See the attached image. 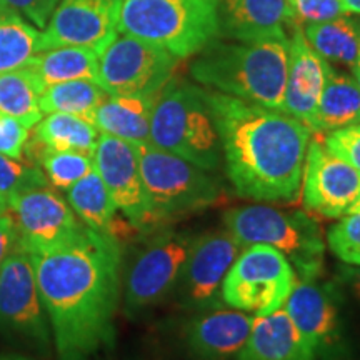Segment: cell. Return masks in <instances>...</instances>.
<instances>
[{
	"mask_svg": "<svg viewBox=\"0 0 360 360\" xmlns=\"http://www.w3.org/2000/svg\"><path fill=\"white\" fill-rule=\"evenodd\" d=\"M297 281L282 252L269 245H247L224 278L220 297L231 309L267 315L282 309Z\"/></svg>",
	"mask_w": 360,
	"mask_h": 360,
	"instance_id": "ba28073f",
	"label": "cell"
},
{
	"mask_svg": "<svg viewBox=\"0 0 360 360\" xmlns=\"http://www.w3.org/2000/svg\"><path fill=\"white\" fill-rule=\"evenodd\" d=\"M177 60L159 45L119 34L98 56L97 84L112 97L157 96L174 77Z\"/></svg>",
	"mask_w": 360,
	"mask_h": 360,
	"instance_id": "9c48e42d",
	"label": "cell"
},
{
	"mask_svg": "<svg viewBox=\"0 0 360 360\" xmlns=\"http://www.w3.org/2000/svg\"><path fill=\"white\" fill-rule=\"evenodd\" d=\"M155 96L112 97L103 101L94 115V125L101 134L122 139L130 143L148 142L150 117Z\"/></svg>",
	"mask_w": 360,
	"mask_h": 360,
	"instance_id": "603a6c76",
	"label": "cell"
},
{
	"mask_svg": "<svg viewBox=\"0 0 360 360\" xmlns=\"http://www.w3.org/2000/svg\"><path fill=\"white\" fill-rule=\"evenodd\" d=\"M304 35L323 60L352 67L360 58V25L349 19L305 24Z\"/></svg>",
	"mask_w": 360,
	"mask_h": 360,
	"instance_id": "83f0119b",
	"label": "cell"
},
{
	"mask_svg": "<svg viewBox=\"0 0 360 360\" xmlns=\"http://www.w3.org/2000/svg\"><path fill=\"white\" fill-rule=\"evenodd\" d=\"M92 160L117 210L139 231L157 227L159 222L147 199L135 143L101 134Z\"/></svg>",
	"mask_w": 360,
	"mask_h": 360,
	"instance_id": "4fadbf2b",
	"label": "cell"
},
{
	"mask_svg": "<svg viewBox=\"0 0 360 360\" xmlns=\"http://www.w3.org/2000/svg\"><path fill=\"white\" fill-rule=\"evenodd\" d=\"M67 202L85 227L114 238L119 244L139 232L127 219L119 217V210L96 169L67 191Z\"/></svg>",
	"mask_w": 360,
	"mask_h": 360,
	"instance_id": "7402d4cb",
	"label": "cell"
},
{
	"mask_svg": "<svg viewBox=\"0 0 360 360\" xmlns=\"http://www.w3.org/2000/svg\"><path fill=\"white\" fill-rule=\"evenodd\" d=\"M30 130L20 120L0 114V154L11 159H24L25 143L30 137Z\"/></svg>",
	"mask_w": 360,
	"mask_h": 360,
	"instance_id": "d590c367",
	"label": "cell"
},
{
	"mask_svg": "<svg viewBox=\"0 0 360 360\" xmlns=\"http://www.w3.org/2000/svg\"><path fill=\"white\" fill-rule=\"evenodd\" d=\"M225 174L244 199L295 202L312 130L282 110L205 90Z\"/></svg>",
	"mask_w": 360,
	"mask_h": 360,
	"instance_id": "7a4b0ae2",
	"label": "cell"
},
{
	"mask_svg": "<svg viewBox=\"0 0 360 360\" xmlns=\"http://www.w3.org/2000/svg\"><path fill=\"white\" fill-rule=\"evenodd\" d=\"M148 142L207 172H214L224 164L214 117L204 89L197 85L170 79L157 94Z\"/></svg>",
	"mask_w": 360,
	"mask_h": 360,
	"instance_id": "277c9868",
	"label": "cell"
},
{
	"mask_svg": "<svg viewBox=\"0 0 360 360\" xmlns=\"http://www.w3.org/2000/svg\"><path fill=\"white\" fill-rule=\"evenodd\" d=\"M255 315L237 309H212L200 314L187 328L191 352L200 360H229L249 339Z\"/></svg>",
	"mask_w": 360,
	"mask_h": 360,
	"instance_id": "d6986e66",
	"label": "cell"
},
{
	"mask_svg": "<svg viewBox=\"0 0 360 360\" xmlns=\"http://www.w3.org/2000/svg\"><path fill=\"white\" fill-rule=\"evenodd\" d=\"M314 350L285 310L257 315L237 360H315Z\"/></svg>",
	"mask_w": 360,
	"mask_h": 360,
	"instance_id": "44dd1931",
	"label": "cell"
},
{
	"mask_svg": "<svg viewBox=\"0 0 360 360\" xmlns=\"http://www.w3.org/2000/svg\"><path fill=\"white\" fill-rule=\"evenodd\" d=\"M344 276L352 287L355 297L360 300V267H347L344 270Z\"/></svg>",
	"mask_w": 360,
	"mask_h": 360,
	"instance_id": "f35d334b",
	"label": "cell"
},
{
	"mask_svg": "<svg viewBox=\"0 0 360 360\" xmlns=\"http://www.w3.org/2000/svg\"><path fill=\"white\" fill-rule=\"evenodd\" d=\"M7 12H12V11L6 6V4H4V0H0V15H2V13H7Z\"/></svg>",
	"mask_w": 360,
	"mask_h": 360,
	"instance_id": "7bdbcfd3",
	"label": "cell"
},
{
	"mask_svg": "<svg viewBox=\"0 0 360 360\" xmlns=\"http://www.w3.org/2000/svg\"><path fill=\"white\" fill-rule=\"evenodd\" d=\"M98 135L101 132L89 120L62 112L42 117V120L30 132V137L49 150L79 152L89 157H94Z\"/></svg>",
	"mask_w": 360,
	"mask_h": 360,
	"instance_id": "484cf974",
	"label": "cell"
},
{
	"mask_svg": "<svg viewBox=\"0 0 360 360\" xmlns=\"http://www.w3.org/2000/svg\"><path fill=\"white\" fill-rule=\"evenodd\" d=\"M300 195L309 214L327 219L344 217L360 199V172L332 154L322 139H310Z\"/></svg>",
	"mask_w": 360,
	"mask_h": 360,
	"instance_id": "7c38bea8",
	"label": "cell"
},
{
	"mask_svg": "<svg viewBox=\"0 0 360 360\" xmlns=\"http://www.w3.org/2000/svg\"><path fill=\"white\" fill-rule=\"evenodd\" d=\"M60 0H4V4L37 29H44Z\"/></svg>",
	"mask_w": 360,
	"mask_h": 360,
	"instance_id": "8d00e7d4",
	"label": "cell"
},
{
	"mask_svg": "<svg viewBox=\"0 0 360 360\" xmlns=\"http://www.w3.org/2000/svg\"><path fill=\"white\" fill-rule=\"evenodd\" d=\"M345 13H360V0H342Z\"/></svg>",
	"mask_w": 360,
	"mask_h": 360,
	"instance_id": "ab89813d",
	"label": "cell"
},
{
	"mask_svg": "<svg viewBox=\"0 0 360 360\" xmlns=\"http://www.w3.org/2000/svg\"><path fill=\"white\" fill-rule=\"evenodd\" d=\"M24 157L29 164L42 167L49 184L58 191H69L94 170L92 157L79 152L49 150L32 137H29L25 143Z\"/></svg>",
	"mask_w": 360,
	"mask_h": 360,
	"instance_id": "f546056e",
	"label": "cell"
},
{
	"mask_svg": "<svg viewBox=\"0 0 360 360\" xmlns=\"http://www.w3.org/2000/svg\"><path fill=\"white\" fill-rule=\"evenodd\" d=\"M49 186L51 184L39 167L0 154V197L4 200L17 193Z\"/></svg>",
	"mask_w": 360,
	"mask_h": 360,
	"instance_id": "1f68e13d",
	"label": "cell"
},
{
	"mask_svg": "<svg viewBox=\"0 0 360 360\" xmlns=\"http://www.w3.org/2000/svg\"><path fill=\"white\" fill-rule=\"evenodd\" d=\"M139 165L159 225L217 204L222 187L207 170L162 150L150 142L135 143Z\"/></svg>",
	"mask_w": 360,
	"mask_h": 360,
	"instance_id": "52a82bcc",
	"label": "cell"
},
{
	"mask_svg": "<svg viewBox=\"0 0 360 360\" xmlns=\"http://www.w3.org/2000/svg\"><path fill=\"white\" fill-rule=\"evenodd\" d=\"M42 52V32L15 12L0 15V74L24 69Z\"/></svg>",
	"mask_w": 360,
	"mask_h": 360,
	"instance_id": "4dcf8cb0",
	"label": "cell"
},
{
	"mask_svg": "<svg viewBox=\"0 0 360 360\" xmlns=\"http://www.w3.org/2000/svg\"><path fill=\"white\" fill-rule=\"evenodd\" d=\"M283 310L312 347L315 357L328 352L339 340V310L335 297L317 278L295 281Z\"/></svg>",
	"mask_w": 360,
	"mask_h": 360,
	"instance_id": "ac0fdd59",
	"label": "cell"
},
{
	"mask_svg": "<svg viewBox=\"0 0 360 360\" xmlns=\"http://www.w3.org/2000/svg\"><path fill=\"white\" fill-rule=\"evenodd\" d=\"M322 141L332 154L340 157L360 172V124L327 132Z\"/></svg>",
	"mask_w": 360,
	"mask_h": 360,
	"instance_id": "836d02e7",
	"label": "cell"
},
{
	"mask_svg": "<svg viewBox=\"0 0 360 360\" xmlns=\"http://www.w3.org/2000/svg\"><path fill=\"white\" fill-rule=\"evenodd\" d=\"M350 212H360V199H359V202H357V204H355V205H354V209H352V210H350Z\"/></svg>",
	"mask_w": 360,
	"mask_h": 360,
	"instance_id": "f6af8a7d",
	"label": "cell"
},
{
	"mask_svg": "<svg viewBox=\"0 0 360 360\" xmlns=\"http://www.w3.org/2000/svg\"><path fill=\"white\" fill-rule=\"evenodd\" d=\"M352 75H354V80L360 87V58L352 65Z\"/></svg>",
	"mask_w": 360,
	"mask_h": 360,
	"instance_id": "60d3db41",
	"label": "cell"
},
{
	"mask_svg": "<svg viewBox=\"0 0 360 360\" xmlns=\"http://www.w3.org/2000/svg\"><path fill=\"white\" fill-rule=\"evenodd\" d=\"M0 360H30V359L20 357V355H2Z\"/></svg>",
	"mask_w": 360,
	"mask_h": 360,
	"instance_id": "b9f144b4",
	"label": "cell"
},
{
	"mask_svg": "<svg viewBox=\"0 0 360 360\" xmlns=\"http://www.w3.org/2000/svg\"><path fill=\"white\" fill-rule=\"evenodd\" d=\"M0 328L37 345L49 344L47 312L32 260L19 245L0 269Z\"/></svg>",
	"mask_w": 360,
	"mask_h": 360,
	"instance_id": "5bb4252c",
	"label": "cell"
},
{
	"mask_svg": "<svg viewBox=\"0 0 360 360\" xmlns=\"http://www.w3.org/2000/svg\"><path fill=\"white\" fill-rule=\"evenodd\" d=\"M119 0H60L42 32V51L85 47L101 56L117 32Z\"/></svg>",
	"mask_w": 360,
	"mask_h": 360,
	"instance_id": "2e32d148",
	"label": "cell"
},
{
	"mask_svg": "<svg viewBox=\"0 0 360 360\" xmlns=\"http://www.w3.org/2000/svg\"><path fill=\"white\" fill-rule=\"evenodd\" d=\"M287 34L254 40H212L191 65L193 80L217 92L282 110L289 67Z\"/></svg>",
	"mask_w": 360,
	"mask_h": 360,
	"instance_id": "3957f363",
	"label": "cell"
},
{
	"mask_svg": "<svg viewBox=\"0 0 360 360\" xmlns=\"http://www.w3.org/2000/svg\"><path fill=\"white\" fill-rule=\"evenodd\" d=\"M117 32L192 57L219 37L217 0H119Z\"/></svg>",
	"mask_w": 360,
	"mask_h": 360,
	"instance_id": "5b68a950",
	"label": "cell"
},
{
	"mask_svg": "<svg viewBox=\"0 0 360 360\" xmlns=\"http://www.w3.org/2000/svg\"><path fill=\"white\" fill-rule=\"evenodd\" d=\"M328 249L347 265H360V212H349L327 232Z\"/></svg>",
	"mask_w": 360,
	"mask_h": 360,
	"instance_id": "d6a6232c",
	"label": "cell"
},
{
	"mask_svg": "<svg viewBox=\"0 0 360 360\" xmlns=\"http://www.w3.org/2000/svg\"><path fill=\"white\" fill-rule=\"evenodd\" d=\"M294 19L305 24H321L345 15L342 0H289Z\"/></svg>",
	"mask_w": 360,
	"mask_h": 360,
	"instance_id": "e575fe53",
	"label": "cell"
},
{
	"mask_svg": "<svg viewBox=\"0 0 360 360\" xmlns=\"http://www.w3.org/2000/svg\"><path fill=\"white\" fill-rule=\"evenodd\" d=\"M17 245V233L15 227H13V220L11 214L6 212L0 214V269H2L4 262H6L11 252L15 249Z\"/></svg>",
	"mask_w": 360,
	"mask_h": 360,
	"instance_id": "74e56055",
	"label": "cell"
},
{
	"mask_svg": "<svg viewBox=\"0 0 360 360\" xmlns=\"http://www.w3.org/2000/svg\"><path fill=\"white\" fill-rule=\"evenodd\" d=\"M6 204L15 227L17 245L27 254L56 249L87 229L69 202L51 186L17 193Z\"/></svg>",
	"mask_w": 360,
	"mask_h": 360,
	"instance_id": "30bf717a",
	"label": "cell"
},
{
	"mask_svg": "<svg viewBox=\"0 0 360 360\" xmlns=\"http://www.w3.org/2000/svg\"><path fill=\"white\" fill-rule=\"evenodd\" d=\"M240 252V242L227 229L193 237L179 278L182 302L195 309L217 307L224 278Z\"/></svg>",
	"mask_w": 360,
	"mask_h": 360,
	"instance_id": "9a60e30c",
	"label": "cell"
},
{
	"mask_svg": "<svg viewBox=\"0 0 360 360\" xmlns=\"http://www.w3.org/2000/svg\"><path fill=\"white\" fill-rule=\"evenodd\" d=\"M328 62L310 47L300 25H294L289 47L285 94L282 112L300 120L312 130L315 127L319 101L326 84Z\"/></svg>",
	"mask_w": 360,
	"mask_h": 360,
	"instance_id": "e0dca14e",
	"label": "cell"
},
{
	"mask_svg": "<svg viewBox=\"0 0 360 360\" xmlns=\"http://www.w3.org/2000/svg\"><path fill=\"white\" fill-rule=\"evenodd\" d=\"M219 37L254 40L285 34L294 20L289 0H217Z\"/></svg>",
	"mask_w": 360,
	"mask_h": 360,
	"instance_id": "ffe728a7",
	"label": "cell"
},
{
	"mask_svg": "<svg viewBox=\"0 0 360 360\" xmlns=\"http://www.w3.org/2000/svg\"><path fill=\"white\" fill-rule=\"evenodd\" d=\"M224 222L242 247L260 244L282 252L300 278H317L322 274L326 244L319 224L305 212L260 202L231 209Z\"/></svg>",
	"mask_w": 360,
	"mask_h": 360,
	"instance_id": "8992f818",
	"label": "cell"
},
{
	"mask_svg": "<svg viewBox=\"0 0 360 360\" xmlns=\"http://www.w3.org/2000/svg\"><path fill=\"white\" fill-rule=\"evenodd\" d=\"M44 84L29 67L0 74V114L34 129L42 120L40 96Z\"/></svg>",
	"mask_w": 360,
	"mask_h": 360,
	"instance_id": "4316f807",
	"label": "cell"
},
{
	"mask_svg": "<svg viewBox=\"0 0 360 360\" xmlns=\"http://www.w3.org/2000/svg\"><path fill=\"white\" fill-rule=\"evenodd\" d=\"M6 209H7V204H6V200H4L2 197H0V214H4V212H6Z\"/></svg>",
	"mask_w": 360,
	"mask_h": 360,
	"instance_id": "ee69618b",
	"label": "cell"
},
{
	"mask_svg": "<svg viewBox=\"0 0 360 360\" xmlns=\"http://www.w3.org/2000/svg\"><path fill=\"white\" fill-rule=\"evenodd\" d=\"M30 70L40 79L44 87L69 82V80L98 79V56L85 47H56L39 52L29 62Z\"/></svg>",
	"mask_w": 360,
	"mask_h": 360,
	"instance_id": "d4e9b609",
	"label": "cell"
},
{
	"mask_svg": "<svg viewBox=\"0 0 360 360\" xmlns=\"http://www.w3.org/2000/svg\"><path fill=\"white\" fill-rule=\"evenodd\" d=\"M355 124H360V87L354 77L328 64L314 134H327Z\"/></svg>",
	"mask_w": 360,
	"mask_h": 360,
	"instance_id": "cb8c5ba5",
	"label": "cell"
},
{
	"mask_svg": "<svg viewBox=\"0 0 360 360\" xmlns=\"http://www.w3.org/2000/svg\"><path fill=\"white\" fill-rule=\"evenodd\" d=\"M29 255L58 360H97L114 347L119 242L87 227L67 244Z\"/></svg>",
	"mask_w": 360,
	"mask_h": 360,
	"instance_id": "6da1fadb",
	"label": "cell"
},
{
	"mask_svg": "<svg viewBox=\"0 0 360 360\" xmlns=\"http://www.w3.org/2000/svg\"><path fill=\"white\" fill-rule=\"evenodd\" d=\"M109 97L97 82L92 80H69L49 85L40 96V110L44 115L62 112L77 115L94 124V115L98 105Z\"/></svg>",
	"mask_w": 360,
	"mask_h": 360,
	"instance_id": "f1b7e54d",
	"label": "cell"
},
{
	"mask_svg": "<svg viewBox=\"0 0 360 360\" xmlns=\"http://www.w3.org/2000/svg\"><path fill=\"white\" fill-rule=\"evenodd\" d=\"M193 237L164 231L139 252L125 278V305L129 312L152 307L179 283Z\"/></svg>",
	"mask_w": 360,
	"mask_h": 360,
	"instance_id": "8fae6325",
	"label": "cell"
}]
</instances>
